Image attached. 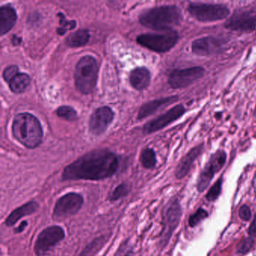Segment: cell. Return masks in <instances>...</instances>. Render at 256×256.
<instances>
[{
  "instance_id": "8992f818",
  "label": "cell",
  "mask_w": 256,
  "mask_h": 256,
  "mask_svg": "<svg viewBox=\"0 0 256 256\" xmlns=\"http://www.w3.org/2000/svg\"><path fill=\"white\" fill-rule=\"evenodd\" d=\"M190 14L202 23H210L227 18L230 10L227 6L220 4H196L188 6Z\"/></svg>"
},
{
  "instance_id": "7c38bea8",
  "label": "cell",
  "mask_w": 256,
  "mask_h": 256,
  "mask_svg": "<svg viewBox=\"0 0 256 256\" xmlns=\"http://www.w3.org/2000/svg\"><path fill=\"white\" fill-rule=\"evenodd\" d=\"M185 112L186 108L182 104H178L166 113L145 124L144 126L143 132L146 134H151L158 130H162L169 124L180 118Z\"/></svg>"
},
{
  "instance_id": "d590c367",
  "label": "cell",
  "mask_w": 256,
  "mask_h": 256,
  "mask_svg": "<svg viewBox=\"0 0 256 256\" xmlns=\"http://www.w3.org/2000/svg\"><path fill=\"white\" fill-rule=\"evenodd\" d=\"M131 256V254H126V256Z\"/></svg>"
},
{
  "instance_id": "2e32d148",
  "label": "cell",
  "mask_w": 256,
  "mask_h": 256,
  "mask_svg": "<svg viewBox=\"0 0 256 256\" xmlns=\"http://www.w3.org/2000/svg\"><path fill=\"white\" fill-rule=\"evenodd\" d=\"M203 144L198 145L190 150V152L182 157L175 172V176L178 179H182L188 174L193 163L203 150Z\"/></svg>"
},
{
  "instance_id": "1f68e13d",
  "label": "cell",
  "mask_w": 256,
  "mask_h": 256,
  "mask_svg": "<svg viewBox=\"0 0 256 256\" xmlns=\"http://www.w3.org/2000/svg\"><path fill=\"white\" fill-rule=\"evenodd\" d=\"M239 216L244 221H248L251 218V210L247 205H242L239 210Z\"/></svg>"
},
{
  "instance_id": "83f0119b",
  "label": "cell",
  "mask_w": 256,
  "mask_h": 256,
  "mask_svg": "<svg viewBox=\"0 0 256 256\" xmlns=\"http://www.w3.org/2000/svg\"><path fill=\"white\" fill-rule=\"evenodd\" d=\"M222 186V180L220 178L214 184V185L211 187L210 190L206 193V198L210 200V202L215 200L218 197L220 193H221Z\"/></svg>"
},
{
  "instance_id": "7a4b0ae2",
  "label": "cell",
  "mask_w": 256,
  "mask_h": 256,
  "mask_svg": "<svg viewBox=\"0 0 256 256\" xmlns=\"http://www.w3.org/2000/svg\"><path fill=\"white\" fill-rule=\"evenodd\" d=\"M140 23L145 28L155 30H172L182 20V12L176 6H162L142 13Z\"/></svg>"
},
{
  "instance_id": "4dcf8cb0",
  "label": "cell",
  "mask_w": 256,
  "mask_h": 256,
  "mask_svg": "<svg viewBox=\"0 0 256 256\" xmlns=\"http://www.w3.org/2000/svg\"><path fill=\"white\" fill-rule=\"evenodd\" d=\"M253 242L254 241L252 238H247L242 240L238 245V252L240 254H245L247 252L250 251V248L252 246Z\"/></svg>"
},
{
  "instance_id": "52a82bcc",
  "label": "cell",
  "mask_w": 256,
  "mask_h": 256,
  "mask_svg": "<svg viewBox=\"0 0 256 256\" xmlns=\"http://www.w3.org/2000/svg\"><path fill=\"white\" fill-rule=\"evenodd\" d=\"M84 204V198L78 193L70 192L60 198L55 204L53 218L62 220L77 214Z\"/></svg>"
},
{
  "instance_id": "5b68a950",
  "label": "cell",
  "mask_w": 256,
  "mask_h": 256,
  "mask_svg": "<svg viewBox=\"0 0 256 256\" xmlns=\"http://www.w3.org/2000/svg\"><path fill=\"white\" fill-rule=\"evenodd\" d=\"M179 40L176 31H162L160 34H145L138 36L137 42L157 53H166L174 47Z\"/></svg>"
},
{
  "instance_id": "8fae6325",
  "label": "cell",
  "mask_w": 256,
  "mask_h": 256,
  "mask_svg": "<svg viewBox=\"0 0 256 256\" xmlns=\"http://www.w3.org/2000/svg\"><path fill=\"white\" fill-rule=\"evenodd\" d=\"M204 73V68L200 66L176 70L170 73L168 84L173 89H182L202 78Z\"/></svg>"
},
{
  "instance_id": "ffe728a7",
  "label": "cell",
  "mask_w": 256,
  "mask_h": 256,
  "mask_svg": "<svg viewBox=\"0 0 256 256\" xmlns=\"http://www.w3.org/2000/svg\"><path fill=\"white\" fill-rule=\"evenodd\" d=\"M151 74L145 67H138L131 72L130 76L132 86L138 90H142L149 86Z\"/></svg>"
},
{
  "instance_id": "7402d4cb",
  "label": "cell",
  "mask_w": 256,
  "mask_h": 256,
  "mask_svg": "<svg viewBox=\"0 0 256 256\" xmlns=\"http://www.w3.org/2000/svg\"><path fill=\"white\" fill-rule=\"evenodd\" d=\"M30 83V78L25 73H19L10 83V88L14 94L23 92Z\"/></svg>"
},
{
  "instance_id": "d6986e66",
  "label": "cell",
  "mask_w": 256,
  "mask_h": 256,
  "mask_svg": "<svg viewBox=\"0 0 256 256\" xmlns=\"http://www.w3.org/2000/svg\"><path fill=\"white\" fill-rule=\"evenodd\" d=\"M16 10L10 6H2L0 8V34L5 35L10 32L17 22Z\"/></svg>"
},
{
  "instance_id": "9a60e30c",
  "label": "cell",
  "mask_w": 256,
  "mask_h": 256,
  "mask_svg": "<svg viewBox=\"0 0 256 256\" xmlns=\"http://www.w3.org/2000/svg\"><path fill=\"white\" fill-rule=\"evenodd\" d=\"M114 114L110 108L104 106L98 108L91 115L90 119V131L95 136H100L108 128L114 120Z\"/></svg>"
},
{
  "instance_id": "3957f363",
  "label": "cell",
  "mask_w": 256,
  "mask_h": 256,
  "mask_svg": "<svg viewBox=\"0 0 256 256\" xmlns=\"http://www.w3.org/2000/svg\"><path fill=\"white\" fill-rule=\"evenodd\" d=\"M12 133L22 144L29 149H35L42 142V127L40 120L31 114H19L14 118Z\"/></svg>"
},
{
  "instance_id": "6da1fadb",
  "label": "cell",
  "mask_w": 256,
  "mask_h": 256,
  "mask_svg": "<svg viewBox=\"0 0 256 256\" xmlns=\"http://www.w3.org/2000/svg\"><path fill=\"white\" fill-rule=\"evenodd\" d=\"M119 168L118 156L108 150H96L82 156L64 168V180H100L110 178Z\"/></svg>"
},
{
  "instance_id": "30bf717a",
  "label": "cell",
  "mask_w": 256,
  "mask_h": 256,
  "mask_svg": "<svg viewBox=\"0 0 256 256\" xmlns=\"http://www.w3.org/2000/svg\"><path fill=\"white\" fill-rule=\"evenodd\" d=\"M226 158V152L223 150L216 151L211 156L198 179L197 188L199 192H204L208 188L215 174L224 166Z\"/></svg>"
},
{
  "instance_id": "f1b7e54d",
  "label": "cell",
  "mask_w": 256,
  "mask_h": 256,
  "mask_svg": "<svg viewBox=\"0 0 256 256\" xmlns=\"http://www.w3.org/2000/svg\"><path fill=\"white\" fill-rule=\"evenodd\" d=\"M208 216V212L205 210L200 208L192 214L188 218V224L191 227L197 226L202 220Z\"/></svg>"
},
{
  "instance_id": "4fadbf2b",
  "label": "cell",
  "mask_w": 256,
  "mask_h": 256,
  "mask_svg": "<svg viewBox=\"0 0 256 256\" xmlns=\"http://www.w3.org/2000/svg\"><path fill=\"white\" fill-rule=\"evenodd\" d=\"M224 28L236 32H253L256 30V13L250 11L234 13L228 19Z\"/></svg>"
},
{
  "instance_id": "4316f807",
  "label": "cell",
  "mask_w": 256,
  "mask_h": 256,
  "mask_svg": "<svg viewBox=\"0 0 256 256\" xmlns=\"http://www.w3.org/2000/svg\"><path fill=\"white\" fill-rule=\"evenodd\" d=\"M56 113L58 116L67 120L74 121L78 119L77 112L70 106H60L56 110Z\"/></svg>"
},
{
  "instance_id": "484cf974",
  "label": "cell",
  "mask_w": 256,
  "mask_h": 256,
  "mask_svg": "<svg viewBox=\"0 0 256 256\" xmlns=\"http://www.w3.org/2000/svg\"><path fill=\"white\" fill-rule=\"evenodd\" d=\"M130 186H128V184H126V182H122V184L118 186L112 191V192L110 194V196H109V199L112 200V202H116V200H119V199L126 196L127 194L130 193Z\"/></svg>"
},
{
  "instance_id": "f546056e",
  "label": "cell",
  "mask_w": 256,
  "mask_h": 256,
  "mask_svg": "<svg viewBox=\"0 0 256 256\" xmlns=\"http://www.w3.org/2000/svg\"><path fill=\"white\" fill-rule=\"evenodd\" d=\"M18 68L16 66H10L7 67L4 72V78L6 82L10 83L18 74Z\"/></svg>"
},
{
  "instance_id": "603a6c76",
  "label": "cell",
  "mask_w": 256,
  "mask_h": 256,
  "mask_svg": "<svg viewBox=\"0 0 256 256\" xmlns=\"http://www.w3.org/2000/svg\"><path fill=\"white\" fill-rule=\"evenodd\" d=\"M140 162L145 168H154L156 164V157L154 150L146 148L142 150L140 156Z\"/></svg>"
},
{
  "instance_id": "d6a6232c",
  "label": "cell",
  "mask_w": 256,
  "mask_h": 256,
  "mask_svg": "<svg viewBox=\"0 0 256 256\" xmlns=\"http://www.w3.org/2000/svg\"><path fill=\"white\" fill-rule=\"evenodd\" d=\"M248 235L252 238H256V214L254 216V220L252 222L248 230Z\"/></svg>"
},
{
  "instance_id": "836d02e7",
  "label": "cell",
  "mask_w": 256,
  "mask_h": 256,
  "mask_svg": "<svg viewBox=\"0 0 256 256\" xmlns=\"http://www.w3.org/2000/svg\"><path fill=\"white\" fill-rule=\"evenodd\" d=\"M26 226H28V222H22L20 223V226H19L18 227L16 228L14 232H16V233H22V232H23L24 230V229L26 228Z\"/></svg>"
},
{
  "instance_id": "cb8c5ba5",
  "label": "cell",
  "mask_w": 256,
  "mask_h": 256,
  "mask_svg": "<svg viewBox=\"0 0 256 256\" xmlns=\"http://www.w3.org/2000/svg\"><path fill=\"white\" fill-rule=\"evenodd\" d=\"M106 244V239L103 236L96 238L90 242L83 251L82 252L79 256H94L96 254L100 248Z\"/></svg>"
},
{
  "instance_id": "5bb4252c",
  "label": "cell",
  "mask_w": 256,
  "mask_h": 256,
  "mask_svg": "<svg viewBox=\"0 0 256 256\" xmlns=\"http://www.w3.org/2000/svg\"><path fill=\"white\" fill-rule=\"evenodd\" d=\"M224 50V42L217 37H202L194 40L192 44V52L198 56H212Z\"/></svg>"
},
{
  "instance_id": "e0dca14e",
  "label": "cell",
  "mask_w": 256,
  "mask_h": 256,
  "mask_svg": "<svg viewBox=\"0 0 256 256\" xmlns=\"http://www.w3.org/2000/svg\"><path fill=\"white\" fill-rule=\"evenodd\" d=\"M40 205L38 202L31 200L12 211L6 220V224L8 227L14 226L20 218L32 215L38 210Z\"/></svg>"
},
{
  "instance_id": "e575fe53",
  "label": "cell",
  "mask_w": 256,
  "mask_h": 256,
  "mask_svg": "<svg viewBox=\"0 0 256 256\" xmlns=\"http://www.w3.org/2000/svg\"><path fill=\"white\" fill-rule=\"evenodd\" d=\"M20 42H22V38H19V37L14 36L12 40L13 44H14V46H18V44H20Z\"/></svg>"
},
{
  "instance_id": "ac0fdd59",
  "label": "cell",
  "mask_w": 256,
  "mask_h": 256,
  "mask_svg": "<svg viewBox=\"0 0 256 256\" xmlns=\"http://www.w3.org/2000/svg\"><path fill=\"white\" fill-rule=\"evenodd\" d=\"M178 100V97L174 96L167 97V98H160V100L149 102L143 104L140 108L138 115V119L142 120L144 118H148L150 115H152V114L160 110L161 108L169 106Z\"/></svg>"
},
{
  "instance_id": "d4e9b609",
  "label": "cell",
  "mask_w": 256,
  "mask_h": 256,
  "mask_svg": "<svg viewBox=\"0 0 256 256\" xmlns=\"http://www.w3.org/2000/svg\"><path fill=\"white\" fill-rule=\"evenodd\" d=\"M60 18V28H58V35L62 36L68 30H72L77 26L76 20H68L62 12L58 13Z\"/></svg>"
},
{
  "instance_id": "44dd1931",
  "label": "cell",
  "mask_w": 256,
  "mask_h": 256,
  "mask_svg": "<svg viewBox=\"0 0 256 256\" xmlns=\"http://www.w3.org/2000/svg\"><path fill=\"white\" fill-rule=\"evenodd\" d=\"M89 31L86 30H80L70 34L66 38V44L71 48H79L86 46L89 42Z\"/></svg>"
},
{
  "instance_id": "8d00e7d4",
  "label": "cell",
  "mask_w": 256,
  "mask_h": 256,
  "mask_svg": "<svg viewBox=\"0 0 256 256\" xmlns=\"http://www.w3.org/2000/svg\"></svg>"
},
{
  "instance_id": "ba28073f",
  "label": "cell",
  "mask_w": 256,
  "mask_h": 256,
  "mask_svg": "<svg viewBox=\"0 0 256 256\" xmlns=\"http://www.w3.org/2000/svg\"><path fill=\"white\" fill-rule=\"evenodd\" d=\"M65 230L58 226L46 228L37 236L34 246V251L38 256L47 254L65 238Z\"/></svg>"
},
{
  "instance_id": "9c48e42d",
  "label": "cell",
  "mask_w": 256,
  "mask_h": 256,
  "mask_svg": "<svg viewBox=\"0 0 256 256\" xmlns=\"http://www.w3.org/2000/svg\"><path fill=\"white\" fill-rule=\"evenodd\" d=\"M181 216L182 209L178 200H170L163 212V229L161 235V244L163 246L167 245L172 234L179 224Z\"/></svg>"
},
{
  "instance_id": "277c9868",
  "label": "cell",
  "mask_w": 256,
  "mask_h": 256,
  "mask_svg": "<svg viewBox=\"0 0 256 256\" xmlns=\"http://www.w3.org/2000/svg\"><path fill=\"white\" fill-rule=\"evenodd\" d=\"M98 65L92 56H84L78 62L74 72V82L78 90L84 94L94 92L98 78Z\"/></svg>"
}]
</instances>
